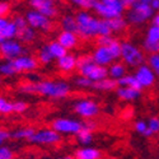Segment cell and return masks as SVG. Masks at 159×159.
Wrapping results in <instances>:
<instances>
[{
    "instance_id": "cell-50",
    "label": "cell",
    "mask_w": 159,
    "mask_h": 159,
    "mask_svg": "<svg viewBox=\"0 0 159 159\" xmlns=\"http://www.w3.org/2000/svg\"><path fill=\"white\" fill-rule=\"evenodd\" d=\"M59 159H75V158L69 157V155H66V157H61V158H59Z\"/></svg>"
},
{
    "instance_id": "cell-10",
    "label": "cell",
    "mask_w": 159,
    "mask_h": 159,
    "mask_svg": "<svg viewBox=\"0 0 159 159\" xmlns=\"http://www.w3.org/2000/svg\"><path fill=\"white\" fill-rule=\"evenodd\" d=\"M31 143L42 144V145H54L60 141V134L52 129H42L36 131L33 136L30 139Z\"/></svg>"
},
{
    "instance_id": "cell-51",
    "label": "cell",
    "mask_w": 159,
    "mask_h": 159,
    "mask_svg": "<svg viewBox=\"0 0 159 159\" xmlns=\"http://www.w3.org/2000/svg\"><path fill=\"white\" fill-rule=\"evenodd\" d=\"M4 41H5V39H4V37L2 36V33H0V45H2V43H3Z\"/></svg>"
},
{
    "instance_id": "cell-9",
    "label": "cell",
    "mask_w": 159,
    "mask_h": 159,
    "mask_svg": "<svg viewBox=\"0 0 159 159\" xmlns=\"http://www.w3.org/2000/svg\"><path fill=\"white\" fill-rule=\"evenodd\" d=\"M24 54V48L23 46L11 39V41H4L2 45H0V55H2L7 61H13L17 57L22 56Z\"/></svg>"
},
{
    "instance_id": "cell-36",
    "label": "cell",
    "mask_w": 159,
    "mask_h": 159,
    "mask_svg": "<svg viewBox=\"0 0 159 159\" xmlns=\"http://www.w3.org/2000/svg\"><path fill=\"white\" fill-rule=\"evenodd\" d=\"M11 23L18 28V31L25 28V27L28 25V24H27V20H25V17H22V16H17V17H14V19L11 20Z\"/></svg>"
},
{
    "instance_id": "cell-34",
    "label": "cell",
    "mask_w": 159,
    "mask_h": 159,
    "mask_svg": "<svg viewBox=\"0 0 159 159\" xmlns=\"http://www.w3.org/2000/svg\"><path fill=\"white\" fill-rule=\"evenodd\" d=\"M111 30L108 27L107 20L101 19L99 20V30H98V37H103V36H111Z\"/></svg>"
},
{
    "instance_id": "cell-40",
    "label": "cell",
    "mask_w": 159,
    "mask_h": 159,
    "mask_svg": "<svg viewBox=\"0 0 159 159\" xmlns=\"http://www.w3.org/2000/svg\"><path fill=\"white\" fill-rule=\"evenodd\" d=\"M0 159H13V152L7 147H0Z\"/></svg>"
},
{
    "instance_id": "cell-27",
    "label": "cell",
    "mask_w": 159,
    "mask_h": 159,
    "mask_svg": "<svg viewBox=\"0 0 159 159\" xmlns=\"http://www.w3.org/2000/svg\"><path fill=\"white\" fill-rule=\"evenodd\" d=\"M36 132V130L33 127H24V129H19L17 131H14L13 134H10L11 138L14 139H25V140H30L33 134Z\"/></svg>"
},
{
    "instance_id": "cell-17",
    "label": "cell",
    "mask_w": 159,
    "mask_h": 159,
    "mask_svg": "<svg viewBox=\"0 0 159 159\" xmlns=\"http://www.w3.org/2000/svg\"><path fill=\"white\" fill-rule=\"evenodd\" d=\"M76 64H78V59L74 55H69V54H66L64 57L57 60L59 69L64 73H71L74 69H76Z\"/></svg>"
},
{
    "instance_id": "cell-18",
    "label": "cell",
    "mask_w": 159,
    "mask_h": 159,
    "mask_svg": "<svg viewBox=\"0 0 159 159\" xmlns=\"http://www.w3.org/2000/svg\"><path fill=\"white\" fill-rule=\"evenodd\" d=\"M57 42L68 51L69 48H74L78 43V36L76 33H71V32H61L59 34V38H57Z\"/></svg>"
},
{
    "instance_id": "cell-44",
    "label": "cell",
    "mask_w": 159,
    "mask_h": 159,
    "mask_svg": "<svg viewBox=\"0 0 159 159\" xmlns=\"http://www.w3.org/2000/svg\"><path fill=\"white\" fill-rule=\"evenodd\" d=\"M135 130L138 132H140V134L145 135V132L148 131V124L147 122H144V121H138L135 124Z\"/></svg>"
},
{
    "instance_id": "cell-47",
    "label": "cell",
    "mask_w": 159,
    "mask_h": 159,
    "mask_svg": "<svg viewBox=\"0 0 159 159\" xmlns=\"http://www.w3.org/2000/svg\"><path fill=\"white\" fill-rule=\"evenodd\" d=\"M8 23H9V20H8L7 18H0V32H2V31L7 27Z\"/></svg>"
},
{
    "instance_id": "cell-37",
    "label": "cell",
    "mask_w": 159,
    "mask_h": 159,
    "mask_svg": "<svg viewBox=\"0 0 159 159\" xmlns=\"http://www.w3.org/2000/svg\"><path fill=\"white\" fill-rule=\"evenodd\" d=\"M147 124H148V130L152 132V134L159 132V118L158 117H152Z\"/></svg>"
},
{
    "instance_id": "cell-24",
    "label": "cell",
    "mask_w": 159,
    "mask_h": 159,
    "mask_svg": "<svg viewBox=\"0 0 159 159\" xmlns=\"http://www.w3.org/2000/svg\"><path fill=\"white\" fill-rule=\"evenodd\" d=\"M116 87H117L116 80L110 79V78L103 79L101 82H96V83H93V85H92V88L97 89V90H112V89H116Z\"/></svg>"
},
{
    "instance_id": "cell-12",
    "label": "cell",
    "mask_w": 159,
    "mask_h": 159,
    "mask_svg": "<svg viewBox=\"0 0 159 159\" xmlns=\"http://www.w3.org/2000/svg\"><path fill=\"white\" fill-rule=\"evenodd\" d=\"M75 112L79 115V116H82L84 118H92V117H94L97 116V113L99 112V107H98V104L93 101H90V99H83V101H79L76 104H75V107H74Z\"/></svg>"
},
{
    "instance_id": "cell-22",
    "label": "cell",
    "mask_w": 159,
    "mask_h": 159,
    "mask_svg": "<svg viewBox=\"0 0 159 159\" xmlns=\"http://www.w3.org/2000/svg\"><path fill=\"white\" fill-rule=\"evenodd\" d=\"M117 85L118 87H125V88H134V89H138V90H141V87L139 85L138 80L135 79L134 75H125L122 76L121 79L116 80Z\"/></svg>"
},
{
    "instance_id": "cell-19",
    "label": "cell",
    "mask_w": 159,
    "mask_h": 159,
    "mask_svg": "<svg viewBox=\"0 0 159 159\" xmlns=\"http://www.w3.org/2000/svg\"><path fill=\"white\" fill-rule=\"evenodd\" d=\"M117 96L122 101H135L140 97L141 92L134 88H125V87H117L116 88Z\"/></svg>"
},
{
    "instance_id": "cell-5",
    "label": "cell",
    "mask_w": 159,
    "mask_h": 159,
    "mask_svg": "<svg viewBox=\"0 0 159 159\" xmlns=\"http://www.w3.org/2000/svg\"><path fill=\"white\" fill-rule=\"evenodd\" d=\"M150 0H131V5L126 13V18L132 24H140L153 17Z\"/></svg>"
},
{
    "instance_id": "cell-38",
    "label": "cell",
    "mask_w": 159,
    "mask_h": 159,
    "mask_svg": "<svg viewBox=\"0 0 159 159\" xmlns=\"http://www.w3.org/2000/svg\"><path fill=\"white\" fill-rule=\"evenodd\" d=\"M75 83H76V85L82 87V88H92V85H93V82L89 80V79H87V78H83V76L76 78Z\"/></svg>"
},
{
    "instance_id": "cell-14",
    "label": "cell",
    "mask_w": 159,
    "mask_h": 159,
    "mask_svg": "<svg viewBox=\"0 0 159 159\" xmlns=\"http://www.w3.org/2000/svg\"><path fill=\"white\" fill-rule=\"evenodd\" d=\"M31 7L34 8L38 13H41L46 18H54L57 14V9L55 8V3L51 0H32L30 2Z\"/></svg>"
},
{
    "instance_id": "cell-32",
    "label": "cell",
    "mask_w": 159,
    "mask_h": 159,
    "mask_svg": "<svg viewBox=\"0 0 159 159\" xmlns=\"http://www.w3.org/2000/svg\"><path fill=\"white\" fill-rule=\"evenodd\" d=\"M148 66L153 70L155 76H159V54H153L148 59Z\"/></svg>"
},
{
    "instance_id": "cell-20",
    "label": "cell",
    "mask_w": 159,
    "mask_h": 159,
    "mask_svg": "<svg viewBox=\"0 0 159 159\" xmlns=\"http://www.w3.org/2000/svg\"><path fill=\"white\" fill-rule=\"evenodd\" d=\"M108 75L113 80H118L126 75V66L122 62H113L108 68Z\"/></svg>"
},
{
    "instance_id": "cell-8",
    "label": "cell",
    "mask_w": 159,
    "mask_h": 159,
    "mask_svg": "<svg viewBox=\"0 0 159 159\" xmlns=\"http://www.w3.org/2000/svg\"><path fill=\"white\" fill-rule=\"evenodd\" d=\"M83 124L76 120L70 118H57L52 122V130H55L57 134H78L82 130Z\"/></svg>"
},
{
    "instance_id": "cell-7",
    "label": "cell",
    "mask_w": 159,
    "mask_h": 159,
    "mask_svg": "<svg viewBox=\"0 0 159 159\" xmlns=\"http://www.w3.org/2000/svg\"><path fill=\"white\" fill-rule=\"evenodd\" d=\"M124 65L131 66V68H139L144 65V54L135 45L130 42L121 43V56Z\"/></svg>"
},
{
    "instance_id": "cell-23",
    "label": "cell",
    "mask_w": 159,
    "mask_h": 159,
    "mask_svg": "<svg viewBox=\"0 0 159 159\" xmlns=\"http://www.w3.org/2000/svg\"><path fill=\"white\" fill-rule=\"evenodd\" d=\"M61 27L64 30V32H71V33H76V19L74 16L68 14L61 19Z\"/></svg>"
},
{
    "instance_id": "cell-45",
    "label": "cell",
    "mask_w": 159,
    "mask_h": 159,
    "mask_svg": "<svg viewBox=\"0 0 159 159\" xmlns=\"http://www.w3.org/2000/svg\"><path fill=\"white\" fill-rule=\"evenodd\" d=\"M10 136V134L7 131V130H3V129H0V147H2V144Z\"/></svg>"
},
{
    "instance_id": "cell-52",
    "label": "cell",
    "mask_w": 159,
    "mask_h": 159,
    "mask_svg": "<svg viewBox=\"0 0 159 159\" xmlns=\"http://www.w3.org/2000/svg\"><path fill=\"white\" fill-rule=\"evenodd\" d=\"M0 57H2V55H0Z\"/></svg>"
},
{
    "instance_id": "cell-31",
    "label": "cell",
    "mask_w": 159,
    "mask_h": 159,
    "mask_svg": "<svg viewBox=\"0 0 159 159\" xmlns=\"http://www.w3.org/2000/svg\"><path fill=\"white\" fill-rule=\"evenodd\" d=\"M37 59H38V61L41 62V64H48V62H51L52 60H54V57L51 56V54H50V51H48V47H47V46H45V47H42L41 50H39Z\"/></svg>"
},
{
    "instance_id": "cell-42",
    "label": "cell",
    "mask_w": 159,
    "mask_h": 159,
    "mask_svg": "<svg viewBox=\"0 0 159 159\" xmlns=\"http://www.w3.org/2000/svg\"><path fill=\"white\" fill-rule=\"evenodd\" d=\"M10 10V5L5 2H0V18H5Z\"/></svg>"
},
{
    "instance_id": "cell-11",
    "label": "cell",
    "mask_w": 159,
    "mask_h": 159,
    "mask_svg": "<svg viewBox=\"0 0 159 159\" xmlns=\"http://www.w3.org/2000/svg\"><path fill=\"white\" fill-rule=\"evenodd\" d=\"M25 20L27 24L33 30H41V31H48L52 27L51 19L46 18L42 16L41 13H38L37 10H30L25 16Z\"/></svg>"
},
{
    "instance_id": "cell-4",
    "label": "cell",
    "mask_w": 159,
    "mask_h": 159,
    "mask_svg": "<svg viewBox=\"0 0 159 159\" xmlns=\"http://www.w3.org/2000/svg\"><path fill=\"white\" fill-rule=\"evenodd\" d=\"M93 9L102 19L111 20L120 18L126 7L124 0H102V2H94Z\"/></svg>"
},
{
    "instance_id": "cell-39",
    "label": "cell",
    "mask_w": 159,
    "mask_h": 159,
    "mask_svg": "<svg viewBox=\"0 0 159 159\" xmlns=\"http://www.w3.org/2000/svg\"><path fill=\"white\" fill-rule=\"evenodd\" d=\"M73 3L75 5H78V7H80V8H84V9H90V8H93V5H94L93 0H74Z\"/></svg>"
},
{
    "instance_id": "cell-29",
    "label": "cell",
    "mask_w": 159,
    "mask_h": 159,
    "mask_svg": "<svg viewBox=\"0 0 159 159\" xmlns=\"http://www.w3.org/2000/svg\"><path fill=\"white\" fill-rule=\"evenodd\" d=\"M108 23V27L111 30V32H120V31H124L126 28V20L120 17V18H115V19H111V20H107Z\"/></svg>"
},
{
    "instance_id": "cell-41",
    "label": "cell",
    "mask_w": 159,
    "mask_h": 159,
    "mask_svg": "<svg viewBox=\"0 0 159 159\" xmlns=\"http://www.w3.org/2000/svg\"><path fill=\"white\" fill-rule=\"evenodd\" d=\"M27 110V104L24 102H13V112H24Z\"/></svg>"
},
{
    "instance_id": "cell-35",
    "label": "cell",
    "mask_w": 159,
    "mask_h": 159,
    "mask_svg": "<svg viewBox=\"0 0 159 159\" xmlns=\"http://www.w3.org/2000/svg\"><path fill=\"white\" fill-rule=\"evenodd\" d=\"M10 112H13V103L8 102L3 97H0V113H10Z\"/></svg>"
},
{
    "instance_id": "cell-16",
    "label": "cell",
    "mask_w": 159,
    "mask_h": 159,
    "mask_svg": "<svg viewBox=\"0 0 159 159\" xmlns=\"http://www.w3.org/2000/svg\"><path fill=\"white\" fill-rule=\"evenodd\" d=\"M94 127H96V125L92 121H88V122L83 124L82 130L76 134L78 141L80 144H83V145H87V144L92 143V140H93V134H92V131H93Z\"/></svg>"
},
{
    "instance_id": "cell-48",
    "label": "cell",
    "mask_w": 159,
    "mask_h": 159,
    "mask_svg": "<svg viewBox=\"0 0 159 159\" xmlns=\"http://www.w3.org/2000/svg\"><path fill=\"white\" fill-rule=\"evenodd\" d=\"M150 7L153 10H158L159 9V0H150Z\"/></svg>"
},
{
    "instance_id": "cell-26",
    "label": "cell",
    "mask_w": 159,
    "mask_h": 159,
    "mask_svg": "<svg viewBox=\"0 0 159 159\" xmlns=\"http://www.w3.org/2000/svg\"><path fill=\"white\" fill-rule=\"evenodd\" d=\"M34 37H36V32H34L33 28L30 27V25H27L25 28L18 31V36H17V38L20 39V42H25V43L33 41Z\"/></svg>"
},
{
    "instance_id": "cell-28",
    "label": "cell",
    "mask_w": 159,
    "mask_h": 159,
    "mask_svg": "<svg viewBox=\"0 0 159 159\" xmlns=\"http://www.w3.org/2000/svg\"><path fill=\"white\" fill-rule=\"evenodd\" d=\"M155 43H159V28L155 27V25H152L148 30L144 45H155Z\"/></svg>"
},
{
    "instance_id": "cell-6",
    "label": "cell",
    "mask_w": 159,
    "mask_h": 159,
    "mask_svg": "<svg viewBox=\"0 0 159 159\" xmlns=\"http://www.w3.org/2000/svg\"><path fill=\"white\" fill-rule=\"evenodd\" d=\"M70 87L65 82H41L36 83V93L51 98H64L69 94Z\"/></svg>"
},
{
    "instance_id": "cell-49",
    "label": "cell",
    "mask_w": 159,
    "mask_h": 159,
    "mask_svg": "<svg viewBox=\"0 0 159 159\" xmlns=\"http://www.w3.org/2000/svg\"><path fill=\"white\" fill-rule=\"evenodd\" d=\"M152 25H155V27L159 28V13L153 17V24H152Z\"/></svg>"
},
{
    "instance_id": "cell-43",
    "label": "cell",
    "mask_w": 159,
    "mask_h": 159,
    "mask_svg": "<svg viewBox=\"0 0 159 159\" xmlns=\"http://www.w3.org/2000/svg\"><path fill=\"white\" fill-rule=\"evenodd\" d=\"M112 41H113V38L111 36H103V37H98L97 38L98 46H108Z\"/></svg>"
},
{
    "instance_id": "cell-3",
    "label": "cell",
    "mask_w": 159,
    "mask_h": 159,
    "mask_svg": "<svg viewBox=\"0 0 159 159\" xmlns=\"http://www.w3.org/2000/svg\"><path fill=\"white\" fill-rule=\"evenodd\" d=\"M120 56H121V43L113 39L108 46H98L94 50L93 55H92V59L97 65L106 68L107 65L113 64V61Z\"/></svg>"
},
{
    "instance_id": "cell-30",
    "label": "cell",
    "mask_w": 159,
    "mask_h": 159,
    "mask_svg": "<svg viewBox=\"0 0 159 159\" xmlns=\"http://www.w3.org/2000/svg\"><path fill=\"white\" fill-rule=\"evenodd\" d=\"M0 33H2V36L4 37L5 41H11L13 38H16L18 36V28L11 22H9L8 25Z\"/></svg>"
},
{
    "instance_id": "cell-25",
    "label": "cell",
    "mask_w": 159,
    "mask_h": 159,
    "mask_svg": "<svg viewBox=\"0 0 159 159\" xmlns=\"http://www.w3.org/2000/svg\"><path fill=\"white\" fill-rule=\"evenodd\" d=\"M47 47H48V51H50V54H51V56L54 57V59H61V57H64L68 52H66V50L59 43V42H52V43H50V45H47Z\"/></svg>"
},
{
    "instance_id": "cell-21",
    "label": "cell",
    "mask_w": 159,
    "mask_h": 159,
    "mask_svg": "<svg viewBox=\"0 0 159 159\" xmlns=\"http://www.w3.org/2000/svg\"><path fill=\"white\" fill-rule=\"evenodd\" d=\"M101 153L94 148H82L76 150L75 159H99Z\"/></svg>"
},
{
    "instance_id": "cell-15",
    "label": "cell",
    "mask_w": 159,
    "mask_h": 159,
    "mask_svg": "<svg viewBox=\"0 0 159 159\" xmlns=\"http://www.w3.org/2000/svg\"><path fill=\"white\" fill-rule=\"evenodd\" d=\"M13 66H14L16 73H22V71H32L37 68L38 61L33 56L30 55H22L17 57L16 60L11 61Z\"/></svg>"
},
{
    "instance_id": "cell-13",
    "label": "cell",
    "mask_w": 159,
    "mask_h": 159,
    "mask_svg": "<svg viewBox=\"0 0 159 159\" xmlns=\"http://www.w3.org/2000/svg\"><path fill=\"white\" fill-rule=\"evenodd\" d=\"M134 76L138 80L139 85L141 87V89L143 88H149L155 83V74L153 73V70L149 68L148 65L139 66Z\"/></svg>"
},
{
    "instance_id": "cell-1",
    "label": "cell",
    "mask_w": 159,
    "mask_h": 159,
    "mask_svg": "<svg viewBox=\"0 0 159 159\" xmlns=\"http://www.w3.org/2000/svg\"><path fill=\"white\" fill-rule=\"evenodd\" d=\"M76 69L80 73V76L89 79L93 83L101 82L103 79H107L108 76V69L104 66L97 65L92 59V56H83L78 59Z\"/></svg>"
},
{
    "instance_id": "cell-46",
    "label": "cell",
    "mask_w": 159,
    "mask_h": 159,
    "mask_svg": "<svg viewBox=\"0 0 159 159\" xmlns=\"http://www.w3.org/2000/svg\"><path fill=\"white\" fill-rule=\"evenodd\" d=\"M132 115H134V111H132V108H126L124 112H122V117L125 118V120H129V118L132 117Z\"/></svg>"
},
{
    "instance_id": "cell-2",
    "label": "cell",
    "mask_w": 159,
    "mask_h": 159,
    "mask_svg": "<svg viewBox=\"0 0 159 159\" xmlns=\"http://www.w3.org/2000/svg\"><path fill=\"white\" fill-rule=\"evenodd\" d=\"M76 19V36L83 38L98 37L99 19L89 14L88 11H79L75 16Z\"/></svg>"
},
{
    "instance_id": "cell-33",
    "label": "cell",
    "mask_w": 159,
    "mask_h": 159,
    "mask_svg": "<svg viewBox=\"0 0 159 159\" xmlns=\"http://www.w3.org/2000/svg\"><path fill=\"white\" fill-rule=\"evenodd\" d=\"M0 74L7 75V76H10L13 74H16L14 66H13L11 61H5L3 64H0Z\"/></svg>"
}]
</instances>
